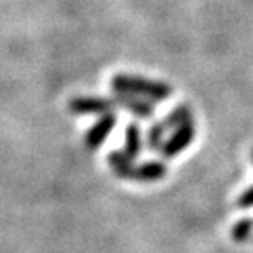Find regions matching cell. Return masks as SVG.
Here are the masks:
<instances>
[{
	"mask_svg": "<svg viewBox=\"0 0 253 253\" xmlns=\"http://www.w3.org/2000/svg\"><path fill=\"white\" fill-rule=\"evenodd\" d=\"M111 88L116 93L139 95V97H144V99L151 100V102H162V100H166L172 93V88L166 83L150 81V79L137 78V76H126V74L115 76L113 81H111Z\"/></svg>",
	"mask_w": 253,
	"mask_h": 253,
	"instance_id": "obj_1",
	"label": "cell"
},
{
	"mask_svg": "<svg viewBox=\"0 0 253 253\" xmlns=\"http://www.w3.org/2000/svg\"><path fill=\"white\" fill-rule=\"evenodd\" d=\"M194 137H195V123H194V120H192V122H188V123H185V125L178 126V128H174L172 135H170V137L164 142V146H162L164 157L172 158V157H176L178 153H181L183 150H186V148L190 146V142L194 141Z\"/></svg>",
	"mask_w": 253,
	"mask_h": 253,
	"instance_id": "obj_2",
	"label": "cell"
},
{
	"mask_svg": "<svg viewBox=\"0 0 253 253\" xmlns=\"http://www.w3.org/2000/svg\"><path fill=\"white\" fill-rule=\"evenodd\" d=\"M116 106L115 99H104V97H76L69 102V109L74 115H106Z\"/></svg>",
	"mask_w": 253,
	"mask_h": 253,
	"instance_id": "obj_3",
	"label": "cell"
},
{
	"mask_svg": "<svg viewBox=\"0 0 253 253\" xmlns=\"http://www.w3.org/2000/svg\"><path fill=\"white\" fill-rule=\"evenodd\" d=\"M115 125H116V116L113 115V113H106V115L100 116V118L97 120V123H95L90 130L86 132V135H84L86 146L91 148V150L102 146V142L106 141L107 135L113 132Z\"/></svg>",
	"mask_w": 253,
	"mask_h": 253,
	"instance_id": "obj_4",
	"label": "cell"
},
{
	"mask_svg": "<svg viewBox=\"0 0 253 253\" xmlns=\"http://www.w3.org/2000/svg\"><path fill=\"white\" fill-rule=\"evenodd\" d=\"M115 102H116V106L126 107L132 115L141 116V118H150V116L153 115V104H151V100L144 99V97H139V95L118 93Z\"/></svg>",
	"mask_w": 253,
	"mask_h": 253,
	"instance_id": "obj_5",
	"label": "cell"
},
{
	"mask_svg": "<svg viewBox=\"0 0 253 253\" xmlns=\"http://www.w3.org/2000/svg\"><path fill=\"white\" fill-rule=\"evenodd\" d=\"M167 169L162 162H146L142 166H137L134 169V174H132V179H137V181L142 183H150V181H158L166 176Z\"/></svg>",
	"mask_w": 253,
	"mask_h": 253,
	"instance_id": "obj_6",
	"label": "cell"
},
{
	"mask_svg": "<svg viewBox=\"0 0 253 253\" xmlns=\"http://www.w3.org/2000/svg\"><path fill=\"white\" fill-rule=\"evenodd\" d=\"M109 164L113 167V170L116 172V176L125 179H132V174H134V158L130 155H126L125 150L115 151V153L109 155Z\"/></svg>",
	"mask_w": 253,
	"mask_h": 253,
	"instance_id": "obj_7",
	"label": "cell"
},
{
	"mask_svg": "<svg viewBox=\"0 0 253 253\" xmlns=\"http://www.w3.org/2000/svg\"><path fill=\"white\" fill-rule=\"evenodd\" d=\"M192 120H194L192 109H190L188 106H178L170 111L162 123L167 126V130H169V128H178V126L185 125V123L192 122Z\"/></svg>",
	"mask_w": 253,
	"mask_h": 253,
	"instance_id": "obj_8",
	"label": "cell"
},
{
	"mask_svg": "<svg viewBox=\"0 0 253 253\" xmlns=\"http://www.w3.org/2000/svg\"><path fill=\"white\" fill-rule=\"evenodd\" d=\"M125 151L126 155H130L132 158H135L139 155L142 148V142H141V128H139L135 123H130V125L126 126L125 130Z\"/></svg>",
	"mask_w": 253,
	"mask_h": 253,
	"instance_id": "obj_9",
	"label": "cell"
},
{
	"mask_svg": "<svg viewBox=\"0 0 253 253\" xmlns=\"http://www.w3.org/2000/svg\"><path fill=\"white\" fill-rule=\"evenodd\" d=\"M167 126L162 122L151 125V128L148 130V148L150 150H162L164 146V137H166Z\"/></svg>",
	"mask_w": 253,
	"mask_h": 253,
	"instance_id": "obj_10",
	"label": "cell"
},
{
	"mask_svg": "<svg viewBox=\"0 0 253 253\" xmlns=\"http://www.w3.org/2000/svg\"><path fill=\"white\" fill-rule=\"evenodd\" d=\"M232 237L234 241L243 243L248 241L250 237H253V220L245 218V220H239L236 225L232 227Z\"/></svg>",
	"mask_w": 253,
	"mask_h": 253,
	"instance_id": "obj_11",
	"label": "cell"
},
{
	"mask_svg": "<svg viewBox=\"0 0 253 253\" xmlns=\"http://www.w3.org/2000/svg\"><path fill=\"white\" fill-rule=\"evenodd\" d=\"M252 158H253V155H252ZM237 204L241 206V208H253V186H250L245 194L239 197Z\"/></svg>",
	"mask_w": 253,
	"mask_h": 253,
	"instance_id": "obj_12",
	"label": "cell"
}]
</instances>
